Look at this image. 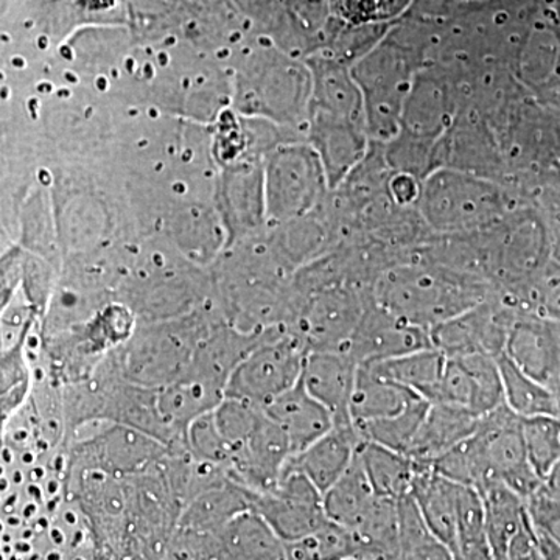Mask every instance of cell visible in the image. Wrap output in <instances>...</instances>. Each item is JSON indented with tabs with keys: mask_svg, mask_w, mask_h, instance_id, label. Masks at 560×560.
<instances>
[{
	"mask_svg": "<svg viewBox=\"0 0 560 560\" xmlns=\"http://www.w3.org/2000/svg\"><path fill=\"white\" fill-rule=\"evenodd\" d=\"M378 499L357 452L349 470L324 493V510L330 522L353 533L366 521Z\"/></svg>",
	"mask_w": 560,
	"mask_h": 560,
	"instance_id": "cell-17",
	"label": "cell"
},
{
	"mask_svg": "<svg viewBox=\"0 0 560 560\" xmlns=\"http://www.w3.org/2000/svg\"><path fill=\"white\" fill-rule=\"evenodd\" d=\"M357 361L341 350H311L301 382L334 415L335 427L352 425L350 399L355 385Z\"/></svg>",
	"mask_w": 560,
	"mask_h": 560,
	"instance_id": "cell-11",
	"label": "cell"
},
{
	"mask_svg": "<svg viewBox=\"0 0 560 560\" xmlns=\"http://www.w3.org/2000/svg\"><path fill=\"white\" fill-rule=\"evenodd\" d=\"M497 560H545L544 552H541L539 534L534 529L533 523H529V525L511 541L504 555Z\"/></svg>",
	"mask_w": 560,
	"mask_h": 560,
	"instance_id": "cell-27",
	"label": "cell"
},
{
	"mask_svg": "<svg viewBox=\"0 0 560 560\" xmlns=\"http://www.w3.org/2000/svg\"><path fill=\"white\" fill-rule=\"evenodd\" d=\"M31 390V371L21 345L5 350L2 355V411L3 416L21 407Z\"/></svg>",
	"mask_w": 560,
	"mask_h": 560,
	"instance_id": "cell-25",
	"label": "cell"
},
{
	"mask_svg": "<svg viewBox=\"0 0 560 560\" xmlns=\"http://www.w3.org/2000/svg\"><path fill=\"white\" fill-rule=\"evenodd\" d=\"M522 430L530 466L545 482L560 463V416L522 419Z\"/></svg>",
	"mask_w": 560,
	"mask_h": 560,
	"instance_id": "cell-24",
	"label": "cell"
},
{
	"mask_svg": "<svg viewBox=\"0 0 560 560\" xmlns=\"http://www.w3.org/2000/svg\"><path fill=\"white\" fill-rule=\"evenodd\" d=\"M429 407L430 401L420 399L399 415L359 423V425H353V429H355L361 441L383 445V447L390 448V451L408 455Z\"/></svg>",
	"mask_w": 560,
	"mask_h": 560,
	"instance_id": "cell-23",
	"label": "cell"
},
{
	"mask_svg": "<svg viewBox=\"0 0 560 560\" xmlns=\"http://www.w3.org/2000/svg\"><path fill=\"white\" fill-rule=\"evenodd\" d=\"M261 410L289 438L293 456L335 429L334 415L308 393L301 381Z\"/></svg>",
	"mask_w": 560,
	"mask_h": 560,
	"instance_id": "cell-12",
	"label": "cell"
},
{
	"mask_svg": "<svg viewBox=\"0 0 560 560\" xmlns=\"http://www.w3.org/2000/svg\"><path fill=\"white\" fill-rule=\"evenodd\" d=\"M260 521L270 526L283 544H293L323 528L329 518L324 495L301 471L285 467L278 485L267 492L253 493Z\"/></svg>",
	"mask_w": 560,
	"mask_h": 560,
	"instance_id": "cell-5",
	"label": "cell"
},
{
	"mask_svg": "<svg viewBox=\"0 0 560 560\" xmlns=\"http://www.w3.org/2000/svg\"><path fill=\"white\" fill-rule=\"evenodd\" d=\"M447 359L444 377L433 404L466 408L480 418L503 407L499 359L482 353Z\"/></svg>",
	"mask_w": 560,
	"mask_h": 560,
	"instance_id": "cell-9",
	"label": "cell"
},
{
	"mask_svg": "<svg viewBox=\"0 0 560 560\" xmlns=\"http://www.w3.org/2000/svg\"><path fill=\"white\" fill-rule=\"evenodd\" d=\"M307 353L296 335L257 342L232 372L226 397L265 407L300 383Z\"/></svg>",
	"mask_w": 560,
	"mask_h": 560,
	"instance_id": "cell-4",
	"label": "cell"
},
{
	"mask_svg": "<svg viewBox=\"0 0 560 560\" xmlns=\"http://www.w3.org/2000/svg\"><path fill=\"white\" fill-rule=\"evenodd\" d=\"M544 488L548 493H551L555 499L560 500V463L548 475L547 480L544 482Z\"/></svg>",
	"mask_w": 560,
	"mask_h": 560,
	"instance_id": "cell-30",
	"label": "cell"
},
{
	"mask_svg": "<svg viewBox=\"0 0 560 560\" xmlns=\"http://www.w3.org/2000/svg\"><path fill=\"white\" fill-rule=\"evenodd\" d=\"M541 552L545 560H560V545L539 536Z\"/></svg>",
	"mask_w": 560,
	"mask_h": 560,
	"instance_id": "cell-31",
	"label": "cell"
},
{
	"mask_svg": "<svg viewBox=\"0 0 560 560\" xmlns=\"http://www.w3.org/2000/svg\"><path fill=\"white\" fill-rule=\"evenodd\" d=\"M489 300V287L469 272L438 265H396L374 287V304L431 330Z\"/></svg>",
	"mask_w": 560,
	"mask_h": 560,
	"instance_id": "cell-1",
	"label": "cell"
},
{
	"mask_svg": "<svg viewBox=\"0 0 560 560\" xmlns=\"http://www.w3.org/2000/svg\"><path fill=\"white\" fill-rule=\"evenodd\" d=\"M503 355L534 381L559 394L560 323L522 311L512 323Z\"/></svg>",
	"mask_w": 560,
	"mask_h": 560,
	"instance_id": "cell-8",
	"label": "cell"
},
{
	"mask_svg": "<svg viewBox=\"0 0 560 560\" xmlns=\"http://www.w3.org/2000/svg\"><path fill=\"white\" fill-rule=\"evenodd\" d=\"M506 300H489L430 330L433 348L447 357L503 355L508 335L518 313Z\"/></svg>",
	"mask_w": 560,
	"mask_h": 560,
	"instance_id": "cell-7",
	"label": "cell"
},
{
	"mask_svg": "<svg viewBox=\"0 0 560 560\" xmlns=\"http://www.w3.org/2000/svg\"><path fill=\"white\" fill-rule=\"evenodd\" d=\"M420 399L422 397L411 389L382 377L366 364H359L350 399V420L352 425H359L371 420L390 418Z\"/></svg>",
	"mask_w": 560,
	"mask_h": 560,
	"instance_id": "cell-16",
	"label": "cell"
},
{
	"mask_svg": "<svg viewBox=\"0 0 560 560\" xmlns=\"http://www.w3.org/2000/svg\"><path fill=\"white\" fill-rule=\"evenodd\" d=\"M419 201L430 226L447 234L481 230L506 212L503 191L488 180L451 168L427 176Z\"/></svg>",
	"mask_w": 560,
	"mask_h": 560,
	"instance_id": "cell-2",
	"label": "cell"
},
{
	"mask_svg": "<svg viewBox=\"0 0 560 560\" xmlns=\"http://www.w3.org/2000/svg\"><path fill=\"white\" fill-rule=\"evenodd\" d=\"M480 416L448 404H430L408 456L416 463L431 464L445 452L467 440L478 429Z\"/></svg>",
	"mask_w": 560,
	"mask_h": 560,
	"instance_id": "cell-15",
	"label": "cell"
},
{
	"mask_svg": "<svg viewBox=\"0 0 560 560\" xmlns=\"http://www.w3.org/2000/svg\"><path fill=\"white\" fill-rule=\"evenodd\" d=\"M359 456L372 489L381 499L400 500L411 493L416 463L405 453L372 442H360Z\"/></svg>",
	"mask_w": 560,
	"mask_h": 560,
	"instance_id": "cell-20",
	"label": "cell"
},
{
	"mask_svg": "<svg viewBox=\"0 0 560 560\" xmlns=\"http://www.w3.org/2000/svg\"><path fill=\"white\" fill-rule=\"evenodd\" d=\"M419 178H416L411 173L396 172L389 180V190L394 200L399 205H410L420 198Z\"/></svg>",
	"mask_w": 560,
	"mask_h": 560,
	"instance_id": "cell-28",
	"label": "cell"
},
{
	"mask_svg": "<svg viewBox=\"0 0 560 560\" xmlns=\"http://www.w3.org/2000/svg\"><path fill=\"white\" fill-rule=\"evenodd\" d=\"M360 442L353 425H337L311 447L291 456L285 467L301 471L324 495L352 466Z\"/></svg>",
	"mask_w": 560,
	"mask_h": 560,
	"instance_id": "cell-13",
	"label": "cell"
},
{
	"mask_svg": "<svg viewBox=\"0 0 560 560\" xmlns=\"http://www.w3.org/2000/svg\"><path fill=\"white\" fill-rule=\"evenodd\" d=\"M475 438L480 442L482 455L493 480L514 490L523 500H528L544 488V481L530 466L522 418L506 405L482 416Z\"/></svg>",
	"mask_w": 560,
	"mask_h": 560,
	"instance_id": "cell-6",
	"label": "cell"
},
{
	"mask_svg": "<svg viewBox=\"0 0 560 560\" xmlns=\"http://www.w3.org/2000/svg\"><path fill=\"white\" fill-rule=\"evenodd\" d=\"M530 523L539 536L560 545V500L545 488L526 500Z\"/></svg>",
	"mask_w": 560,
	"mask_h": 560,
	"instance_id": "cell-26",
	"label": "cell"
},
{
	"mask_svg": "<svg viewBox=\"0 0 560 560\" xmlns=\"http://www.w3.org/2000/svg\"><path fill=\"white\" fill-rule=\"evenodd\" d=\"M399 503V556L397 560H453V552L431 533L412 495Z\"/></svg>",
	"mask_w": 560,
	"mask_h": 560,
	"instance_id": "cell-22",
	"label": "cell"
},
{
	"mask_svg": "<svg viewBox=\"0 0 560 560\" xmlns=\"http://www.w3.org/2000/svg\"><path fill=\"white\" fill-rule=\"evenodd\" d=\"M559 405H560V390H559Z\"/></svg>",
	"mask_w": 560,
	"mask_h": 560,
	"instance_id": "cell-32",
	"label": "cell"
},
{
	"mask_svg": "<svg viewBox=\"0 0 560 560\" xmlns=\"http://www.w3.org/2000/svg\"><path fill=\"white\" fill-rule=\"evenodd\" d=\"M480 493L485 503L486 536L497 560L529 525L528 506L526 500L501 482H493Z\"/></svg>",
	"mask_w": 560,
	"mask_h": 560,
	"instance_id": "cell-18",
	"label": "cell"
},
{
	"mask_svg": "<svg viewBox=\"0 0 560 560\" xmlns=\"http://www.w3.org/2000/svg\"><path fill=\"white\" fill-rule=\"evenodd\" d=\"M501 381H503L504 405L518 418L536 416H560L559 394L534 381L508 360L499 357Z\"/></svg>",
	"mask_w": 560,
	"mask_h": 560,
	"instance_id": "cell-21",
	"label": "cell"
},
{
	"mask_svg": "<svg viewBox=\"0 0 560 560\" xmlns=\"http://www.w3.org/2000/svg\"><path fill=\"white\" fill-rule=\"evenodd\" d=\"M458 482L442 477L430 464L416 463L412 499L431 533L452 551L458 537Z\"/></svg>",
	"mask_w": 560,
	"mask_h": 560,
	"instance_id": "cell-14",
	"label": "cell"
},
{
	"mask_svg": "<svg viewBox=\"0 0 560 560\" xmlns=\"http://www.w3.org/2000/svg\"><path fill=\"white\" fill-rule=\"evenodd\" d=\"M447 360V355L441 350L429 348L408 353L399 359L383 361V363L366 364V366H371L382 377L399 383L433 404L444 377Z\"/></svg>",
	"mask_w": 560,
	"mask_h": 560,
	"instance_id": "cell-19",
	"label": "cell"
},
{
	"mask_svg": "<svg viewBox=\"0 0 560 560\" xmlns=\"http://www.w3.org/2000/svg\"><path fill=\"white\" fill-rule=\"evenodd\" d=\"M418 75L411 55L393 44L381 46L361 65L355 81L363 95L368 131L374 138H396L405 103Z\"/></svg>",
	"mask_w": 560,
	"mask_h": 560,
	"instance_id": "cell-3",
	"label": "cell"
},
{
	"mask_svg": "<svg viewBox=\"0 0 560 560\" xmlns=\"http://www.w3.org/2000/svg\"><path fill=\"white\" fill-rule=\"evenodd\" d=\"M429 348H433L430 330L374 304L371 311L364 312L348 353L357 364H377Z\"/></svg>",
	"mask_w": 560,
	"mask_h": 560,
	"instance_id": "cell-10",
	"label": "cell"
},
{
	"mask_svg": "<svg viewBox=\"0 0 560 560\" xmlns=\"http://www.w3.org/2000/svg\"><path fill=\"white\" fill-rule=\"evenodd\" d=\"M453 560H495L488 537L463 541L453 550Z\"/></svg>",
	"mask_w": 560,
	"mask_h": 560,
	"instance_id": "cell-29",
	"label": "cell"
}]
</instances>
